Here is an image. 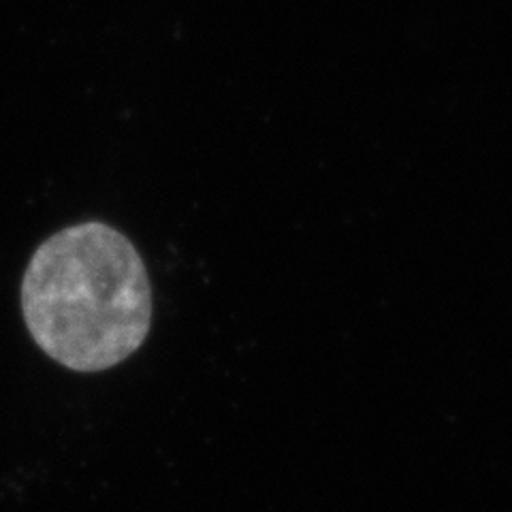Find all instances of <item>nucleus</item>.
Returning a JSON list of instances; mask_svg holds the SVG:
<instances>
[{
    "label": "nucleus",
    "instance_id": "nucleus-1",
    "mask_svg": "<svg viewBox=\"0 0 512 512\" xmlns=\"http://www.w3.org/2000/svg\"><path fill=\"white\" fill-rule=\"evenodd\" d=\"M32 340L73 372H105L146 342L152 286L131 239L105 222H79L35 250L22 282Z\"/></svg>",
    "mask_w": 512,
    "mask_h": 512
}]
</instances>
